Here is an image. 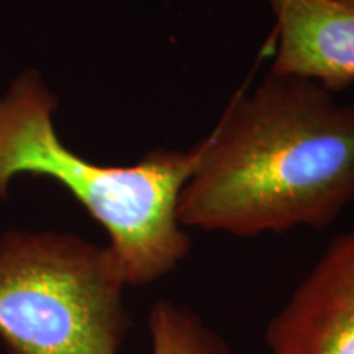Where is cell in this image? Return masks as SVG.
<instances>
[{
    "label": "cell",
    "mask_w": 354,
    "mask_h": 354,
    "mask_svg": "<svg viewBox=\"0 0 354 354\" xmlns=\"http://www.w3.org/2000/svg\"><path fill=\"white\" fill-rule=\"evenodd\" d=\"M197 146L184 228L254 238L335 223L354 202V104L310 79L269 74Z\"/></svg>",
    "instance_id": "cell-1"
},
{
    "label": "cell",
    "mask_w": 354,
    "mask_h": 354,
    "mask_svg": "<svg viewBox=\"0 0 354 354\" xmlns=\"http://www.w3.org/2000/svg\"><path fill=\"white\" fill-rule=\"evenodd\" d=\"M56 97L35 71L0 97V202L20 174L59 183L104 227L128 286H148L176 271L190 253L177 201L196 169L197 146L156 149L131 166H102L57 136Z\"/></svg>",
    "instance_id": "cell-2"
},
{
    "label": "cell",
    "mask_w": 354,
    "mask_h": 354,
    "mask_svg": "<svg viewBox=\"0 0 354 354\" xmlns=\"http://www.w3.org/2000/svg\"><path fill=\"white\" fill-rule=\"evenodd\" d=\"M127 286L109 245L13 230L0 238V339L8 354H118Z\"/></svg>",
    "instance_id": "cell-3"
},
{
    "label": "cell",
    "mask_w": 354,
    "mask_h": 354,
    "mask_svg": "<svg viewBox=\"0 0 354 354\" xmlns=\"http://www.w3.org/2000/svg\"><path fill=\"white\" fill-rule=\"evenodd\" d=\"M269 354H354V228L338 234L268 323Z\"/></svg>",
    "instance_id": "cell-4"
},
{
    "label": "cell",
    "mask_w": 354,
    "mask_h": 354,
    "mask_svg": "<svg viewBox=\"0 0 354 354\" xmlns=\"http://www.w3.org/2000/svg\"><path fill=\"white\" fill-rule=\"evenodd\" d=\"M276 19L271 71L330 92L354 82V0H266Z\"/></svg>",
    "instance_id": "cell-5"
},
{
    "label": "cell",
    "mask_w": 354,
    "mask_h": 354,
    "mask_svg": "<svg viewBox=\"0 0 354 354\" xmlns=\"http://www.w3.org/2000/svg\"><path fill=\"white\" fill-rule=\"evenodd\" d=\"M153 354H233L227 339L189 305L158 299L148 315Z\"/></svg>",
    "instance_id": "cell-6"
}]
</instances>
